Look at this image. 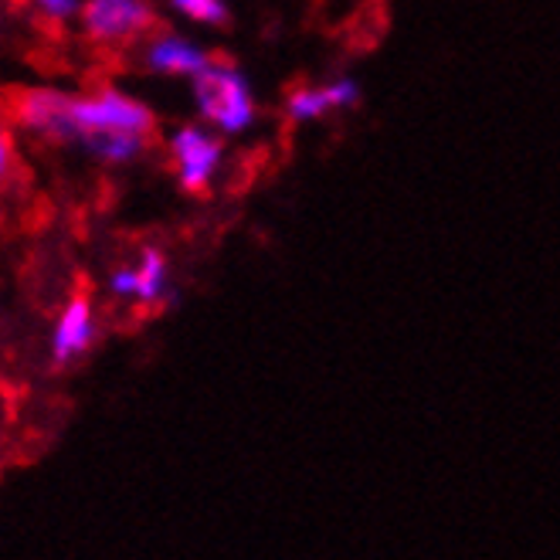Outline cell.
<instances>
[{
	"label": "cell",
	"mask_w": 560,
	"mask_h": 560,
	"mask_svg": "<svg viewBox=\"0 0 560 560\" xmlns=\"http://www.w3.org/2000/svg\"><path fill=\"white\" fill-rule=\"evenodd\" d=\"M31 4H35L51 24H69L82 11V0H31Z\"/></svg>",
	"instance_id": "12"
},
{
	"label": "cell",
	"mask_w": 560,
	"mask_h": 560,
	"mask_svg": "<svg viewBox=\"0 0 560 560\" xmlns=\"http://www.w3.org/2000/svg\"><path fill=\"white\" fill-rule=\"evenodd\" d=\"M211 61L214 55L205 45H197L184 35H174V31H160L143 48L147 69L153 75H167V79H194V75H201Z\"/></svg>",
	"instance_id": "6"
},
{
	"label": "cell",
	"mask_w": 560,
	"mask_h": 560,
	"mask_svg": "<svg viewBox=\"0 0 560 560\" xmlns=\"http://www.w3.org/2000/svg\"><path fill=\"white\" fill-rule=\"evenodd\" d=\"M14 171V140L8 133V126H0V184H4Z\"/></svg>",
	"instance_id": "14"
},
{
	"label": "cell",
	"mask_w": 560,
	"mask_h": 560,
	"mask_svg": "<svg viewBox=\"0 0 560 560\" xmlns=\"http://www.w3.org/2000/svg\"><path fill=\"white\" fill-rule=\"evenodd\" d=\"M147 140L150 137H137V133H92L82 140V150L92 160L106 163V167H126V163L143 156Z\"/></svg>",
	"instance_id": "8"
},
{
	"label": "cell",
	"mask_w": 560,
	"mask_h": 560,
	"mask_svg": "<svg viewBox=\"0 0 560 560\" xmlns=\"http://www.w3.org/2000/svg\"><path fill=\"white\" fill-rule=\"evenodd\" d=\"M137 269V295L133 303L140 306H163V303H174L177 300V289H174V279H171V258L163 248L156 245H143L140 248V258L133 261Z\"/></svg>",
	"instance_id": "7"
},
{
	"label": "cell",
	"mask_w": 560,
	"mask_h": 560,
	"mask_svg": "<svg viewBox=\"0 0 560 560\" xmlns=\"http://www.w3.org/2000/svg\"><path fill=\"white\" fill-rule=\"evenodd\" d=\"M334 109V98H329L326 82L323 85H303V89H292L285 98V116L289 122H319L326 119Z\"/></svg>",
	"instance_id": "9"
},
{
	"label": "cell",
	"mask_w": 560,
	"mask_h": 560,
	"mask_svg": "<svg viewBox=\"0 0 560 560\" xmlns=\"http://www.w3.org/2000/svg\"><path fill=\"white\" fill-rule=\"evenodd\" d=\"M79 21L89 42L126 45L143 38L156 24V14L150 0H82Z\"/></svg>",
	"instance_id": "4"
},
{
	"label": "cell",
	"mask_w": 560,
	"mask_h": 560,
	"mask_svg": "<svg viewBox=\"0 0 560 560\" xmlns=\"http://www.w3.org/2000/svg\"><path fill=\"white\" fill-rule=\"evenodd\" d=\"M171 156H174V167H177L180 190L208 194L218 171H221L224 143H221V137L214 133L211 126L187 122V126H177L171 133Z\"/></svg>",
	"instance_id": "3"
},
{
	"label": "cell",
	"mask_w": 560,
	"mask_h": 560,
	"mask_svg": "<svg viewBox=\"0 0 560 560\" xmlns=\"http://www.w3.org/2000/svg\"><path fill=\"white\" fill-rule=\"evenodd\" d=\"M98 340V316L89 295H72L65 310L55 319L51 329V343H48V357H51V368L55 371H69L72 364H79L82 357L92 353Z\"/></svg>",
	"instance_id": "5"
},
{
	"label": "cell",
	"mask_w": 560,
	"mask_h": 560,
	"mask_svg": "<svg viewBox=\"0 0 560 560\" xmlns=\"http://www.w3.org/2000/svg\"><path fill=\"white\" fill-rule=\"evenodd\" d=\"M171 11L184 21L205 24V27H228L232 24V8L228 0H167Z\"/></svg>",
	"instance_id": "10"
},
{
	"label": "cell",
	"mask_w": 560,
	"mask_h": 560,
	"mask_svg": "<svg viewBox=\"0 0 560 560\" xmlns=\"http://www.w3.org/2000/svg\"><path fill=\"white\" fill-rule=\"evenodd\" d=\"M18 122L24 133L61 147H82V140L92 133L150 137L156 129V116L143 98L113 85L85 95L58 89H27L18 98Z\"/></svg>",
	"instance_id": "1"
},
{
	"label": "cell",
	"mask_w": 560,
	"mask_h": 560,
	"mask_svg": "<svg viewBox=\"0 0 560 560\" xmlns=\"http://www.w3.org/2000/svg\"><path fill=\"white\" fill-rule=\"evenodd\" d=\"M194 106L205 126L221 137H242L258 119V103L248 75L232 61H211L201 75L190 79Z\"/></svg>",
	"instance_id": "2"
},
{
	"label": "cell",
	"mask_w": 560,
	"mask_h": 560,
	"mask_svg": "<svg viewBox=\"0 0 560 560\" xmlns=\"http://www.w3.org/2000/svg\"><path fill=\"white\" fill-rule=\"evenodd\" d=\"M329 89V98H334V109H357L360 106V82L353 75H340L334 82H326Z\"/></svg>",
	"instance_id": "11"
},
{
	"label": "cell",
	"mask_w": 560,
	"mask_h": 560,
	"mask_svg": "<svg viewBox=\"0 0 560 560\" xmlns=\"http://www.w3.org/2000/svg\"><path fill=\"white\" fill-rule=\"evenodd\" d=\"M109 292L116 295V300H133V295H137V269L133 266H119L109 276Z\"/></svg>",
	"instance_id": "13"
}]
</instances>
